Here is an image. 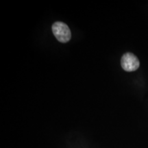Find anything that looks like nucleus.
<instances>
[{"label": "nucleus", "mask_w": 148, "mask_h": 148, "mask_svg": "<svg viewBox=\"0 0 148 148\" xmlns=\"http://www.w3.org/2000/svg\"><path fill=\"white\" fill-rule=\"evenodd\" d=\"M52 32L56 39L60 42H67L71 38V32L66 23L56 21L51 26Z\"/></svg>", "instance_id": "nucleus-1"}, {"label": "nucleus", "mask_w": 148, "mask_h": 148, "mask_svg": "<svg viewBox=\"0 0 148 148\" xmlns=\"http://www.w3.org/2000/svg\"><path fill=\"white\" fill-rule=\"evenodd\" d=\"M122 68L125 71H134L138 69L140 66V62L137 57L132 53H125L122 56L121 60Z\"/></svg>", "instance_id": "nucleus-2"}]
</instances>
